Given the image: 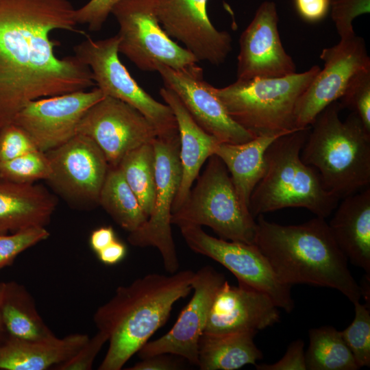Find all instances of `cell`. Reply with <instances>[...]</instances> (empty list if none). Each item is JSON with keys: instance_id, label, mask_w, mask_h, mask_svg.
<instances>
[{"instance_id": "4dcf8cb0", "label": "cell", "mask_w": 370, "mask_h": 370, "mask_svg": "<svg viewBox=\"0 0 370 370\" xmlns=\"http://www.w3.org/2000/svg\"><path fill=\"white\" fill-rule=\"evenodd\" d=\"M51 169L45 153L28 152L10 160L0 162V180L21 184L48 180Z\"/></svg>"}, {"instance_id": "5bb4252c", "label": "cell", "mask_w": 370, "mask_h": 370, "mask_svg": "<svg viewBox=\"0 0 370 370\" xmlns=\"http://www.w3.org/2000/svg\"><path fill=\"white\" fill-rule=\"evenodd\" d=\"M105 96L97 87L36 99L25 106L12 123L24 130L37 149L45 153L75 136L86 111Z\"/></svg>"}, {"instance_id": "ffe728a7", "label": "cell", "mask_w": 370, "mask_h": 370, "mask_svg": "<svg viewBox=\"0 0 370 370\" xmlns=\"http://www.w3.org/2000/svg\"><path fill=\"white\" fill-rule=\"evenodd\" d=\"M278 308L264 293L225 280L214 297L204 332H258L280 321Z\"/></svg>"}, {"instance_id": "8fae6325", "label": "cell", "mask_w": 370, "mask_h": 370, "mask_svg": "<svg viewBox=\"0 0 370 370\" xmlns=\"http://www.w3.org/2000/svg\"><path fill=\"white\" fill-rule=\"evenodd\" d=\"M155 152L156 197L151 215L136 230L130 232L128 242L138 247L156 248L165 270L171 273L179 268L171 232V210L182 179L179 133L157 136Z\"/></svg>"}, {"instance_id": "f1b7e54d", "label": "cell", "mask_w": 370, "mask_h": 370, "mask_svg": "<svg viewBox=\"0 0 370 370\" xmlns=\"http://www.w3.org/2000/svg\"><path fill=\"white\" fill-rule=\"evenodd\" d=\"M309 347L305 353L308 370H357L360 368L345 343L341 331L330 325L308 331Z\"/></svg>"}, {"instance_id": "5b68a950", "label": "cell", "mask_w": 370, "mask_h": 370, "mask_svg": "<svg viewBox=\"0 0 370 370\" xmlns=\"http://www.w3.org/2000/svg\"><path fill=\"white\" fill-rule=\"evenodd\" d=\"M310 129L282 135L265 151V171L249 199L254 218L283 208H304L325 219L336 209L340 199L325 188L319 172L300 157Z\"/></svg>"}, {"instance_id": "1f68e13d", "label": "cell", "mask_w": 370, "mask_h": 370, "mask_svg": "<svg viewBox=\"0 0 370 370\" xmlns=\"http://www.w3.org/2000/svg\"><path fill=\"white\" fill-rule=\"evenodd\" d=\"M355 316L341 336L359 368L370 366V310L359 301L354 303Z\"/></svg>"}, {"instance_id": "7bdbcfd3", "label": "cell", "mask_w": 370, "mask_h": 370, "mask_svg": "<svg viewBox=\"0 0 370 370\" xmlns=\"http://www.w3.org/2000/svg\"><path fill=\"white\" fill-rule=\"evenodd\" d=\"M116 239L115 233L112 227H101L92 232L90 236V245L97 254Z\"/></svg>"}, {"instance_id": "d6a6232c", "label": "cell", "mask_w": 370, "mask_h": 370, "mask_svg": "<svg viewBox=\"0 0 370 370\" xmlns=\"http://www.w3.org/2000/svg\"><path fill=\"white\" fill-rule=\"evenodd\" d=\"M339 99L343 109L355 112L370 132V68L353 77Z\"/></svg>"}, {"instance_id": "f546056e", "label": "cell", "mask_w": 370, "mask_h": 370, "mask_svg": "<svg viewBox=\"0 0 370 370\" xmlns=\"http://www.w3.org/2000/svg\"><path fill=\"white\" fill-rule=\"evenodd\" d=\"M125 181L136 196L147 218L156 197L155 152L152 143L130 151L118 165Z\"/></svg>"}, {"instance_id": "30bf717a", "label": "cell", "mask_w": 370, "mask_h": 370, "mask_svg": "<svg viewBox=\"0 0 370 370\" xmlns=\"http://www.w3.org/2000/svg\"><path fill=\"white\" fill-rule=\"evenodd\" d=\"M188 247L207 256L229 270L238 284L269 295L278 308L290 313L295 306L291 286L277 276L271 264L255 244L218 238L205 232L201 226H178Z\"/></svg>"}, {"instance_id": "c3c4849f", "label": "cell", "mask_w": 370, "mask_h": 370, "mask_svg": "<svg viewBox=\"0 0 370 370\" xmlns=\"http://www.w3.org/2000/svg\"><path fill=\"white\" fill-rule=\"evenodd\" d=\"M332 1V0H331Z\"/></svg>"}, {"instance_id": "4316f807", "label": "cell", "mask_w": 370, "mask_h": 370, "mask_svg": "<svg viewBox=\"0 0 370 370\" xmlns=\"http://www.w3.org/2000/svg\"><path fill=\"white\" fill-rule=\"evenodd\" d=\"M0 305L8 336L30 340L55 336L40 316L25 286L14 281L1 282Z\"/></svg>"}, {"instance_id": "ab89813d", "label": "cell", "mask_w": 370, "mask_h": 370, "mask_svg": "<svg viewBox=\"0 0 370 370\" xmlns=\"http://www.w3.org/2000/svg\"><path fill=\"white\" fill-rule=\"evenodd\" d=\"M294 3L302 19L314 23L327 16L330 10L331 0H294Z\"/></svg>"}, {"instance_id": "60d3db41", "label": "cell", "mask_w": 370, "mask_h": 370, "mask_svg": "<svg viewBox=\"0 0 370 370\" xmlns=\"http://www.w3.org/2000/svg\"><path fill=\"white\" fill-rule=\"evenodd\" d=\"M175 355L162 354L154 355L141 359L129 370H175L180 369L183 365L180 360L174 358Z\"/></svg>"}, {"instance_id": "6da1fadb", "label": "cell", "mask_w": 370, "mask_h": 370, "mask_svg": "<svg viewBox=\"0 0 370 370\" xmlns=\"http://www.w3.org/2000/svg\"><path fill=\"white\" fill-rule=\"evenodd\" d=\"M69 0H0V128L28 103L86 90L92 72L75 55L56 56V29L77 30Z\"/></svg>"}, {"instance_id": "f6af8a7d", "label": "cell", "mask_w": 370, "mask_h": 370, "mask_svg": "<svg viewBox=\"0 0 370 370\" xmlns=\"http://www.w3.org/2000/svg\"><path fill=\"white\" fill-rule=\"evenodd\" d=\"M8 336V334L3 323L0 305V343H2Z\"/></svg>"}, {"instance_id": "44dd1931", "label": "cell", "mask_w": 370, "mask_h": 370, "mask_svg": "<svg viewBox=\"0 0 370 370\" xmlns=\"http://www.w3.org/2000/svg\"><path fill=\"white\" fill-rule=\"evenodd\" d=\"M160 95L175 115L180 138L182 179L173 204L172 214L187 199L202 165L214 154L219 141L195 121L173 90L164 86L160 89Z\"/></svg>"}, {"instance_id": "cb8c5ba5", "label": "cell", "mask_w": 370, "mask_h": 370, "mask_svg": "<svg viewBox=\"0 0 370 370\" xmlns=\"http://www.w3.org/2000/svg\"><path fill=\"white\" fill-rule=\"evenodd\" d=\"M56 199L45 187L0 180V230L16 232L49 223Z\"/></svg>"}, {"instance_id": "f35d334b", "label": "cell", "mask_w": 370, "mask_h": 370, "mask_svg": "<svg viewBox=\"0 0 370 370\" xmlns=\"http://www.w3.org/2000/svg\"><path fill=\"white\" fill-rule=\"evenodd\" d=\"M304 343L302 340L292 342L284 356L273 364L256 365L258 370H306Z\"/></svg>"}, {"instance_id": "603a6c76", "label": "cell", "mask_w": 370, "mask_h": 370, "mask_svg": "<svg viewBox=\"0 0 370 370\" xmlns=\"http://www.w3.org/2000/svg\"><path fill=\"white\" fill-rule=\"evenodd\" d=\"M85 334L30 340L8 336L0 343V369L46 370L72 357L88 341Z\"/></svg>"}, {"instance_id": "7dc6e473", "label": "cell", "mask_w": 370, "mask_h": 370, "mask_svg": "<svg viewBox=\"0 0 370 370\" xmlns=\"http://www.w3.org/2000/svg\"><path fill=\"white\" fill-rule=\"evenodd\" d=\"M1 128H0V130H1Z\"/></svg>"}, {"instance_id": "4fadbf2b", "label": "cell", "mask_w": 370, "mask_h": 370, "mask_svg": "<svg viewBox=\"0 0 370 370\" xmlns=\"http://www.w3.org/2000/svg\"><path fill=\"white\" fill-rule=\"evenodd\" d=\"M77 134L91 138L104 153L110 167H117L130 151L158 136L154 126L136 108L105 96L82 118Z\"/></svg>"}, {"instance_id": "9c48e42d", "label": "cell", "mask_w": 370, "mask_h": 370, "mask_svg": "<svg viewBox=\"0 0 370 370\" xmlns=\"http://www.w3.org/2000/svg\"><path fill=\"white\" fill-rule=\"evenodd\" d=\"M118 45L117 35L97 40L86 36L73 47L74 55L89 67L95 84L106 96L138 110L154 126L158 136L177 134L171 108L157 101L137 84L121 62Z\"/></svg>"}, {"instance_id": "b9f144b4", "label": "cell", "mask_w": 370, "mask_h": 370, "mask_svg": "<svg viewBox=\"0 0 370 370\" xmlns=\"http://www.w3.org/2000/svg\"><path fill=\"white\" fill-rule=\"evenodd\" d=\"M127 249L125 245L116 239L109 245L97 253L99 260L108 265L120 262L125 256Z\"/></svg>"}, {"instance_id": "ee69618b", "label": "cell", "mask_w": 370, "mask_h": 370, "mask_svg": "<svg viewBox=\"0 0 370 370\" xmlns=\"http://www.w3.org/2000/svg\"><path fill=\"white\" fill-rule=\"evenodd\" d=\"M361 296L365 297L366 301L365 305L367 306V303L369 306L370 301V274L366 273L364 276L362 284L360 286Z\"/></svg>"}, {"instance_id": "277c9868", "label": "cell", "mask_w": 370, "mask_h": 370, "mask_svg": "<svg viewBox=\"0 0 370 370\" xmlns=\"http://www.w3.org/2000/svg\"><path fill=\"white\" fill-rule=\"evenodd\" d=\"M342 109L336 101L318 114L300 153L340 199L370 185V132L354 112L342 121Z\"/></svg>"}, {"instance_id": "bcb514c9", "label": "cell", "mask_w": 370, "mask_h": 370, "mask_svg": "<svg viewBox=\"0 0 370 370\" xmlns=\"http://www.w3.org/2000/svg\"><path fill=\"white\" fill-rule=\"evenodd\" d=\"M0 234H3V233H2V232L1 231V230H0Z\"/></svg>"}, {"instance_id": "e0dca14e", "label": "cell", "mask_w": 370, "mask_h": 370, "mask_svg": "<svg viewBox=\"0 0 370 370\" xmlns=\"http://www.w3.org/2000/svg\"><path fill=\"white\" fill-rule=\"evenodd\" d=\"M156 71L164 86L178 96L195 121L219 143L238 144L256 137L228 114L213 92V86L204 79L199 66L176 70L160 64Z\"/></svg>"}, {"instance_id": "7402d4cb", "label": "cell", "mask_w": 370, "mask_h": 370, "mask_svg": "<svg viewBox=\"0 0 370 370\" xmlns=\"http://www.w3.org/2000/svg\"><path fill=\"white\" fill-rule=\"evenodd\" d=\"M341 199L329 227L347 260L370 274V187Z\"/></svg>"}, {"instance_id": "2e32d148", "label": "cell", "mask_w": 370, "mask_h": 370, "mask_svg": "<svg viewBox=\"0 0 370 370\" xmlns=\"http://www.w3.org/2000/svg\"><path fill=\"white\" fill-rule=\"evenodd\" d=\"M225 280V275L211 266L203 267L195 272L192 281L193 296L176 322L167 333L146 343L138 352L139 357L143 359L169 354L197 366L199 341L214 297Z\"/></svg>"}, {"instance_id": "484cf974", "label": "cell", "mask_w": 370, "mask_h": 370, "mask_svg": "<svg viewBox=\"0 0 370 370\" xmlns=\"http://www.w3.org/2000/svg\"><path fill=\"white\" fill-rule=\"evenodd\" d=\"M256 332H204L198 345L197 367L201 370H236L256 365L262 358L254 338Z\"/></svg>"}, {"instance_id": "ba28073f", "label": "cell", "mask_w": 370, "mask_h": 370, "mask_svg": "<svg viewBox=\"0 0 370 370\" xmlns=\"http://www.w3.org/2000/svg\"><path fill=\"white\" fill-rule=\"evenodd\" d=\"M158 0H120L112 8L119 26V53L140 70L156 71L158 65L186 70L196 58L166 33L157 16Z\"/></svg>"}, {"instance_id": "9a60e30c", "label": "cell", "mask_w": 370, "mask_h": 370, "mask_svg": "<svg viewBox=\"0 0 370 370\" xmlns=\"http://www.w3.org/2000/svg\"><path fill=\"white\" fill-rule=\"evenodd\" d=\"M45 153L51 169L47 181L59 193L78 204H98L110 166L104 153L91 138L77 134Z\"/></svg>"}, {"instance_id": "83f0119b", "label": "cell", "mask_w": 370, "mask_h": 370, "mask_svg": "<svg viewBox=\"0 0 370 370\" xmlns=\"http://www.w3.org/2000/svg\"><path fill=\"white\" fill-rule=\"evenodd\" d=\"M98 204L129 232L138 229L148 219L118 166L109 167Z\"/></svg>"}, {"instance_id": "ac0fdd59", "label": "cell", "mask_w": 370, "mask_h": 370, "mask_svg": "<svg viewBox=\"0 0 370 370\" xmlns=\"http://www.w3.org/2000/svg\"><path fill=\"white\" fill-rule=\"evenodd\" d=\"M208 0H158L157 16L166 33L181 42L198 61L223 64L232 51V39L210 21Z\"/></svg>"}, {"instance_id": "7a4b0ae2", "label": "cell", "mask_w": 370, "mask_h": 370, "mask_svg": "<svg viewBox=\"0 0 370 370\" xmlns=\"http://www.w3.org/2000/svg\"><path fill=\"white\" fill-rule=\"evenodd\" d=\"M256 222L254 243L284 284L331 288L353 304L360 300V285L325 218L316 216L299 225H283L260 214Z\"/></svg>"}, {"instance_id": "d590c367", "label": "cell", "mask_w": 370, "mask_h": 370, "mask_svg": "<svg viewBox=\"0 0 370 370\" xmlns=\"http://www.w3.org/2000/svg\"><path fill=\"white\" fill-rule=\"evenodd\" d=\"M38 150L29 134L14 123L0 130V162ZM40 151V150H39Z\"/></svg>"}, {"instance_id": "3957f363", "label": "cell", "mask_w": 370, "mask_h": 370, "mask_svg": "<svg viewBox=\"0 0 370 370\" xmlns=\"http://www.w3.org/2000/svg\"><path fill=\"white\" fill-rule=\"evenodd\" d=\"M194 273L190 270L169 275L149 273L118 287L93 316L98 330L109 342L98 369H121L164 325L175 303L190 293Z\"/></svg>"}, {"instance_id": "52a82bcc", "label": "cell", "mask_w": 370, "mask_h": 370, "mask_svg": "<svg viewBox=\"0 0 370 370\" xmlns=\"http://www.w3.org/2000/svg\"><path fill=\"white\" fill-rule=\"evenodd\" d=\"M197 180L186 201L172 212L171 224L208 226L222 239L254 244L256 222L241 204L221 159L209 157Z\"/></svg>"}, {"instance_id": "7c38bea8", "label": "cell", "mask_w": 370, "mask_h": 370, "mask_svg": "<svg viewBox=\"0 0 370 370\" xmlns=\"http://www.w3.org/2000/svg\"><path fill=\"white\" fill-rule=\"evenodd\" d=\"M320 59L324 62L323 69H320L296 103V129L310 126L323 109L340 99L355 75L370 68L365 40L356 34L323 49Z\"/></svg>"}, {"instance_id": "e575fe53", "label": "cell", "mask_w": 370, "mask_h": 370, "mask_svg": "<svg viewBox=\"0 0 370 370\" xmlns=\"http://www.w3.org/2000/svg\"><path fill=\"white\" fill-rule=\"evenodd\" d=\"M331 18L341 39H347L356 34L353 21L358 16L369 13L370 0H332Z\"/></svg>"}, {"instance_id": "d4e9b609", "label": "cell", "mask_w": 370, "mask_h": 370, "mask_svg": "<svg viewBox=\"0 0 370 370\" xmlns=\"http://www.w3.org/2000/svg\"><path fill=\"white\" fill-rule=\"evenodd\" d=\"M284 134L258 136L238 144L219 143L216 147L214 154L227 167L239 201L247 211L251 195L265 171V151Z\"/></svg>"}, {"instance_id": "74e56055", "label": "cell", "mask_w": 370, "mask_h": 370, "mask_svg": "<svg viewBox=\"0 0 370 370\" xmlns=\"http://www.w3.org/2000/svg\"><path fill=\"white\" fill-rule=\"evenodd\" d=\"M119 1L90 0L81 8L75 9V21L77 24L87 25L90 32H99Z\"/></svg>"}, {"instance_id": "8992f818", "label": "cell", "mask_w": 370, "mask_h": 370, "mask_svg": "<svg viewBox=\"0 0 370 370\" xmlns=\"http://www.w3.org/2000/svg\"><path fill=\"white\" fill-rule=\"evenodd\" d=\"M321 68L280 77L236 79L213 92L228 114L255 136L287 134L294 124L296 103Z\"/></svg>"}, {"instance_id": "d6986e66", "label": "cell", "mask_w": 370, "mask_h": 370, "mask_svg": "<svg viewBox=\"0 0 370 370\" xmlns=\"http://www.w3.org/2000/svg\"><path fill=\"white\" fill-rule=\"evenodd\" d=\"M279 17L273 1L262 2L239 38L237 79L280 77L296 73L278 31Z\"/></svg>"}, {"instance_id": "836d02e7", "label": "cell", "mask_w": 370, "mask_h": 370, "mask_svg": "<svg viewBox=\"0 0 370 370\" xmlns=\"http://www.w3.org/2000/svg\"><path fill=\"white\" fill-rule=\"evenodd\" d=\"M49 236L44 226L29 227L10 235L0 234V270L12 264L19 254Z\"/></svg>"}, {"instance_id": "8d00e7d4", "label": "cell", "mask_w": 370, "mask_h": 370, "mask_svg": "<svg viewBox=\"0 0 370 370\" xmlns=\"http://www.w3.org/2000/svg\"><path fill=\"white\" fill-rule=\"evenodd\" d=\"M108 341V336L99 331L92 338H89L83 346L69 359L56 365L55 370H90L95 358L103 345Z\"/></svg>"}]
</instances>
